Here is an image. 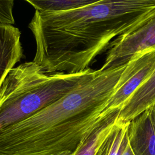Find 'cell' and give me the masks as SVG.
<instances>
[{
  "label": "cell",
  "mask_w": 155,
  "mask_h": 155,
  "mask_svg": "<svg viewBox=\"0 0 155 155\" xmlns=\"http://www.w3.org/2000/svg\"><path fill=\"white\" fill-rule=\"evenodd\" d=\"M91 70L64 96L0 133L2 155L74 152L101 117L126 67Z\"/></svg>",
  "instance_id": "1"
},
{
  "label": "cell",
  "mask_w": 155,
  "mask_h": 155,
  "mask_svg": "<svg viewBox=\"0 0 155 155\" xmlns=\"http://www.w3.org/2000/svg\"><path fill=\"white\" fill-rule=\"evenodd\" d=\"M155 70V49H150L134 55L128 62L114 91L101 116L120 109L134 92L142 86Z\"/></svg>",
  "instance_id": "4"
},
{
  "label": "cell",
  "mask_w": 155,
  "mask_h": 155,
  "mask_svg": "<svg viewBox=\"0 0 155 155\" xmlns=\"http://www.w3.org/2000/svg\"><path fill=\"white\" fill-rule=\"evenodd\" d=\"M91 70L76 73H47L33 61L12 68L0 88V133L64 96Z\"/></svg>",
  "instance_id": "2"
},
{
  "label": "cell",
  "mask_w": 155,
  "mask_h": 155,
  "mask_svg": "<svg viewBox=\"0 0 155 155\" xmlns=\"http://www.w3.org/2000/svg\"><path fill=\"white\" fill-rule=\"evenodd\" d=\"M155 104V70L121 108L118 121L127 122Z\"/></svg>",
  "instance_id": "8"
},
{
  "label": "cell",
  "mask_w": 155,
  "mask_h": 155,
  "mask_svg": "<svg viewBox=\"0 0 155 155\" xmlns=\"http://www.w3.org/2000/svg\"><path fill=\"white\" fill-rule=\"evenodd\" d=\"M150 49H155V8L138 25L110 43L101 68L105 70L126 65L134 55Z\"/></svg>",
  "instance_id": "3"
},
{
  "label": "cell",
  "mask_w": 155,
  "mask_h": 155,
  "mask_svg": "<svg viewBox=\"0 0 155 155\" xmlns=\"http://www.w3.org/2000/svg\"><path fill=\"white\" fill-rule=\"evenodd\" d=\"M128 123L117 120L96 155H122L128 143Z\"/></svg>",
  "instance_id": "9"
},
{
  "label": "cell",
  "mask_w": 155,
  "mask_h": 155,
  "mask_svg": "<svg viewBox=\"0 0 155 155\" xmlns=\"http://www.w3.org/2000/svg\"><path fill=\"white\" fill-rule=\"evenodd\" d=\"M13 6V0H0V25H13L15 24Z\"/></svg>",
  "instance_id": "11"
},
{
  "label": "cell",
  "mask_w": 155,
  "mask_h": 155,
  "mask_svg": "<svg viewBox=\"0 0 155 155\" xmlns=\"http://www.w3.org/2000/svg\"><path fill=\"white\" fill-rule=\"evenodd\" d=\"M96 0H26L35 10L42 12H61L79 8Z\"/></svg>",
  "instance_id": "10"
},
{
  "label": "cell",
  "mask_w": 155,
  "mask_h": 155,
  "mask_svg": "<svg viewBox=\"0 0 155 155\" xmlns=\"http://www.w3.org/2000/svg\"><path fill=\"white\" fill-rule=\"evenodd\" d=\"M120 109L113 110L99 117L84 137L73 155H96L116 124Z\"/></svg>",
  "instance_id": "7"
},
{
  "label": "cell",
  "mask_w": 155,
  "mask_h": 155,
  "mask_svg": "<svg viewBox=\"0 0 155 155\" xmlns=\"http://www.w3.org/2000/svg\"><path fill=\"white\" fill-rule=\"evenodd\" d=\"M128 140L134 155H155V127L149 108L129 122Z\"/></svg>",
  "instance_id": "5"
},
{
  "label": "cell",
  "mask_w": 155,
  "mask_h": 155,
  "mask_svg": "<svg viewBox=\"0 0 155 155\" xmlns=\"http://www.w3.org/2000/svg\"><path fill=\"white\" fill-rule=\"evenodd\" d=\"M21 31L11 25H0V88L9 71L24 56Z\"/></svg>",
  "instance_id": "6"
},
{
  "label": "cell",
  "mask_w": 155,
  "mask_h": 155,
  "mask_svg": "<svg viewBox=\"0 0 155 155\" xmlns=\"http://www.w3.org/2000/svg\"><path fill=\"white\" fill-rule=\"evenodd\" d=\"M122 155H134L129 143H128H128H127V145H126Z\"/></svg>",
  "instance_id": "13"
},
{
  "label": "cell",
  "mask_w": 155,
  "mask_h": 155,
  "mask_svg": "<svg viewBox=\"0 0 155 155\" xmlns=\"http://www.w3.org/2000/svg\"><path fill=\"white\" fill-rule=\"evenodd\" d=\"M149 108L150 113V116L152 120V122L154 124V126L155 127V104H153L151 107H150Z\"/></svg>",
  "instance_id": "12"
},
{
  "label": "cell",
  "mask_w": 155,
  "mask_h": 155,
  "mask_svg": "<svg viewBox=\"0 0 155 155\" xmlns=\"http://www.w3.org/2000/svg\"><path fill=\"white\" fill-rule=\"evenodd\" d=\"M0 155H2V154H1V153H0Z\"/></svg>",
  "instance_id": "15"
},
{
  "label": "cell",
  "mask_w": 155,
  "mask_h": 155,
  "mask_svg": "<svg viewBox=\"0 0 155 155\" xmlns=\"http://www.w3.org/2000/svg\"><path fill=\"white\" fill-rule=\"evenodd\" d=\"M73 152L71 151H64L61 152H58L56 153H54L50 155H73Z\"/></svg>",
  "instance_id": "14"
}]
</instances>
